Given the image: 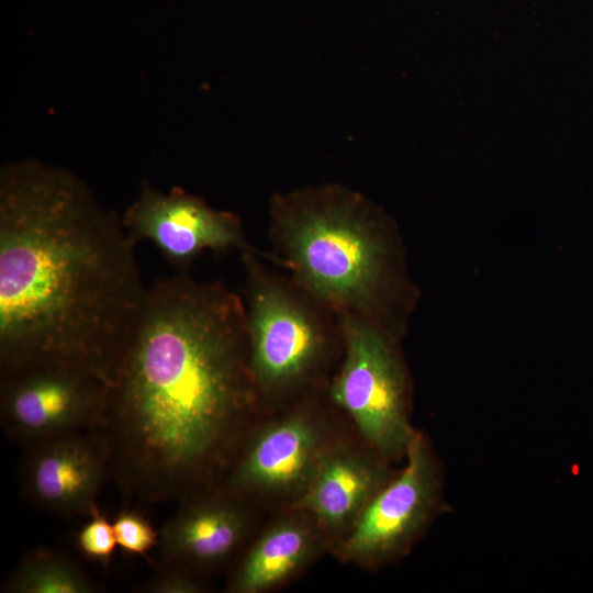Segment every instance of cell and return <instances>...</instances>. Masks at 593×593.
I'll return each mask as SVG.
<instances>
[{
    "instance_id": "1",
    "label": "cell",
    "mask_w": 593,
    "mask_h": 593,
    "mask_svg": "<svg viewBox=\"0 0 593 593\" xmlns=\"http://www.w3.org/2000/svg\"><path fill=\"white\" fill-rule=\"evenodd\" d=\"M257 400L243 296L189 273L157 280L96 428L110 475L146 502L210 491Z\"/></svg>"
},
{
    "instance_id": "2",
    "label": "cell",
    "mask_w": 593,
    "mask_h": 593,
    "mask_svg": "<svg viewBox=\"0 0 593 593\" xmlns=\"http://www.w3.org/2000/svg\"><path fill=\"white\" fill-rule=\"evenodd\" d=\"M121 216L70 171L37 161L0 172V373L41 363L109 383L146 288Z\"/></svg>"
},
{
    "instance_id": "3",
    "label": "cell",
    "mask_w": 593,
    "mask_h": 593,
    "mask_svg": "<svg viewBox=\"0 0 593 593\" xmlns=\"http://www.w3.org/2000/svg\"><path fill=\"white\" fill-rule=\"evenodd\" d=\"M387 235L374 206L339 184L298 189L270 204L272 260L339 317L381 327L391 253Z\"/></svg>"
},
{
    "instance_id": "4",
    "label": "cell",
    "mask_w": 593,
    "mask_h": 593,
    "mask_svg": "<svg viewBox=\"0 0 593 593\" xmlns=\"http://www.w3.org/2000/svg\"><path fill=\"white\" fill-rule=\"evenodd\" d=\"M240 259L248 369L258 399L306 388L343 353L340 317L288 273L270 268L253 246Z\"/></svg>"
},
{
    "instance_id": "5",
    "label": "cell",
    "mask_w": 593,
    "mask_h": 593,
    "mask_svg": "<svg viewBox=\"0 0 593 593\" xmlns=\"http://www.w3.org/2000/svg\"><path fill=\"white\" fill-rule=\"evenodd\" d=\"M343 354L328 394L387 460L404 457L410 423L405 370L388 332L370 321L343 316Z\"/></svg>"
},
{
    "instance_id": "6",
    "label": "cell",
    "mask_w": 593,
    "mask_h": 593,
    "mask_svg": "<svg viewBox=\"0 0 593 593\" xmlns=\"http://www.w3.org/2000/svg\"><path fill=\"white\" fill-rule=\"evenodd\" d=\"M405 466L372 497L342 536L340 559L381 566L406 552L428 527L441 501V473L427 437L414 429Z\"/></svg>"
},
{
    "instance_id": "7",
    "label": "cell",
    "mask_w": 593,
    "mask_h": 593,
    "mask_svg": "<svg viewBox=\"0 0 593 593\" xmlns=\"http://www.w3.org/2000/svg\"><path fill=\"white\" fill-rule=\"evenodd\" d=\"M1 422L25 446L66 433L96 429L108 383L66 363H41L0 373Z\"/></svg>"
},
{
    "instance_id": "8",
    "label": "cell",
    "mask_w": 593,
    "mask_h": 593,
    "mask_svg": "<svg viewBox=\"0 0 593 593\" xmlns=\"http://www.w3.org/2000/svg\"><path fill=\"white\" fill-rule=\"evenodd\" d=\"M121 222L135 246L152 243L177 273H189L203 253L240 254L251 246L237 215L216 210L181 188L163 192L143 182Z\"/></svg>"
},
{
    "instance_id": "9",
    "label": "cell",
    "mask_w": 593,
    "mask_h": 593,
    "mask_svg": "<svg viewBox=\"0 0 593 593\" xmlns=\"http://www.w3.org/2000/svg\"><path fill=\"white\" fill-rule=\"evenodd\" d=\"M329 446L310 413L288 414L249 438L232 466L225 491L239 499L250 494L298 499Z\"/></svg>"
},
{
    "instance_id": "10",
    "label": "cell",
    "mask_w": 593,
    "mask_h": 593,
    "mask_svg": "<svg viewBox=\"0 0 593 593\" xmlns=\"http://www.w3.org/2000/svg\"><path fill=\"white\" fill-rule=\"evenodd\" d=\"M21 484L34 506L61 515H90L110 467L94 429L49 437L26 446Z\"/></svg>"
},
{
    "instance_id": "11",
    "label": "cell",
    "mask_w": 593,
    "mask_h": 593,
    "mask_svg": "<svg viewBox=\"0 0 593 593\" xmlns=\"http://www.w3.org/2000/svg\"><path fill=\"white\" fill-rule=\"evenodd\" d=\"M210 491L182 501L179 511L163 527L161 567L199 575L228 560L245 541L250 517L240 499L225 490Z\"/></svg>"
},
{
    "instance_id": "12",
    "label": "cell",
    "mask_w": 593,
    "mask_h": 593,
    "mask_svg": "<svg viewBox=\"0 0 593 593\" xmlns=\"http://www.w3.org/2000/svg\"><path fill=\"white\" fill-rule=\"evenodd\" d=\"M385 461L381 456L329 446L306 489L295 499L294 510L307 515L322 532L345 535L394 475Z\"/></svg>"
},
{
    "instance_id": "13",
    "label": "cell",
    "mask_w": 593,
    "mask_h": 593,
    "mask_svg": "<svg viewBox=\"0 0 593 593\" xmlns=\"http://www.w3.org/2000/svg\"><path fill=\"white\" fill-rule=\"evenodd\" d=\"M322 530L304 513L270 525L240 559L230 582L233 593H264L287 582L316 555Z\"/></svg>"
},
{
    "instance_id": "14",
    "label": "cell",
    "mask_w": 593,
    "mask_h": 593,
    "mask_svg": "<svg viewBox=\"0 0 593 593\" xmlns=\"http://www.w3.org/2000/svg\"><path fill=\"white\" fill-rule=\"evenodd\" d=\"M11 593H93L94 582L63 553L38 549L27 553L4 584Z\"/></svg>"
},
{
    "instance_id": "15",
    "label": "cell",
    "mask_w": 593,
    "mask_h": 593,
    "mask_svg": "<svg viewBox=\"0 0 593 593\" xmlns=\"http://www.w3.org/2000/svg\"><path fill=\"white\" fill-rule=\"evenodd\" d=\"M112 525L118 546L128 553L146 555L159 542L160 535L150 522L137 512H121Z\"/></svg>"
},
{
    "instance_id": "16",
    "label": "cell",
    "mask_w": 593,
    "mask_h": 593,
    "mask_svg": "<svg viewBox=\"0 0 593 593\" xmlns=\"http://www.w3.org/2000/svg\"><path fill=\"white\" fill-rule=\"evenodd\" d=\"M77 534V545L80 551L96 561H109L118 546L113 525L98 507L89 515Z\"/></svg>"
},
{
    "instance_id": "17",
    "label": "cell",
    "mask_w": 593,
    "mask_h": 593,
    "mask_svg": "<svg viewBox=\"0 0 593 593\" xmlns=\"http://www.w3.org/2000/svg\"><path fill=\"white\" fill-rule=\"evenodd\" d=\"M203 589L198 574L170 567H161L143 586V591L149 593H199Z\"/></svg>"
}]
</instances>
